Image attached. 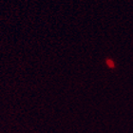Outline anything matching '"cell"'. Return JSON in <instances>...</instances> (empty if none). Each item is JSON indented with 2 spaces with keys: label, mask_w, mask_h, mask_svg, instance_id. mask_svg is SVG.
Instances as JSON below:
<instances>
[{
  "label": "cell",
  "mask_w": 133,
  "mask_h": 133,
  "mask_svg": "<svg viewBox=\"0 0 133 133\" xmlns=\"http://www.w3.org/2000/svg\"><path fill=\"white\" fill-rule=\"evenodd\" d=\"M105 64H107V66H108L109 69H114V68H115V63H114V61L112 59H107V60H105Z\"/></svg>",
  "instance_id": "6da1fadb"
}]
</instances>
